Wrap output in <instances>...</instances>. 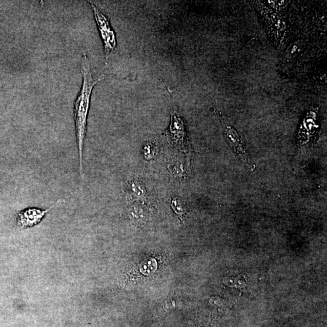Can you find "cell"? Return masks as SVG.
Instances as JSON below:
<instances>
[{
  "label": "cell",
  "mask_w": 327,
  "mask_h": 327,
  "mask_svg": "<svg viewBox=\"0 0 327 327\" xmlns=\"http://www.w3.org/2000/svg\"><path fill=\"white\" fill-rule=\"evenodd\" d=\"M83 83L81 89L76 97L73 105V113L76 131V142L78 150L79 174L81 179L83 175V149L86 136L88 118L91 99L93 88L99 81L104 79V77H99L95 79L93 78L91 63L86 53H83L81 63Z\"/></svg>",
  "instance_id": "1"
},
{
  "label": "cell",
  "mask_w": 327,
  "mask_h": 327,
  "mask_svg": "<svg viewBox=\"0 0 327 327\" xmlns=\"http://www.w3.org/2000/svg\"><path fill=\"white\" fill-rule=\"evenodd\" d=\"M89 4L91 5L93 9L96 25H97L99 32L101 35L103 45H104L106 59H108L110 55L115 51L116 46H117L115 31L112 28L108 16L100 11L97 7L93 3L89 2Z\"/></svg>",
  "instance_id": "2"
},
{
  "label": "cell",
  "mask_w": 327,
  "mask_h": 327,
  "mask_svg": "<svg viewBox=\"0 0 327 327\" xmlns=\"http://www.w3.org/2000/svg\"><path fill=\"white\" fill-rule=\"evenodd\" d=\"M63 202H65L64 200L59 199L48 209L28 208L21 210L17 214L18 228L24 230L37 226L49 212H51L55 207L62 205Z\"/></svg>",
  "instance_id": "3"
},
{
  "label": "cell",
  "mask_w": 327,
  "mask_h": 327,
  "mask_svg": "<svg viewBox=\"0 0 327 327\" xmlns=\"http://www.w3.org/2000/svg\"><path fill=\"white\" fill-rule=\"evenodd\" d=\"M167 135L173 142L181 143L186 138V130L185 123L181 116L175 112L171 113V122L167 132Z\"/></svg>",
  "instance_id": "4"
},
{
  "label": "cell",
  "mask_w": 327,
  "mask_h": 327,
  "mask_svg": "<svg viewBox=\"0 0 327 327\" xmlns=\"http://www.w3.org/2000/svg\"><path fill=\"white\" fill-rule=\"evenodd\" d=\"M156 268H157V264L155 260L151 258L143 261L140 265L139 270L143 274L149 275L155 272Z\"/></svg>",
  "instance_id": "5"
}]
</instances>
